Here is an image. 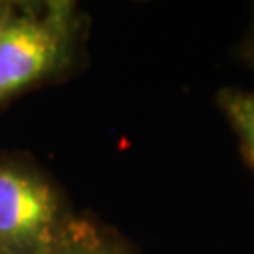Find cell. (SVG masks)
<instances>
[{"mask_svg":"<svg viewBox=\"0 0 254 254\" xmlns=\"http://www.w3.org/2000/svg\"><path fill=\"white\" fill-rule=\"evenodd\" d=\"M83 28L75 2H19L0 36V106L70 70Z\"/></svg>","mask_w":254,"mask_h":254,"instance_id":"6da1fadb","label":"cell"},{"mask_svg":"<svg viewBox=\"0 0 254 254\" xmlns=\"http://www.w3.org/2000/svg\"><path fill=\"white\" fill-rule=\"evenodd\" d=\"M72 218L61 189L38 166L0 154V254H51Z\"/></svg>","mask_w":254,"mask_h":254,"instance_id":"7a4b0ae2","label":"cell"},{"mask_svg":"<svg viewBox=\"0 0 254 254\" xmlns=\"http://www.w3.org/2000/svg\"><path fill=\"white\" fill-rule=\"evenodd\" d=\"M51 254H136L115 230L98 220L73 215Z\"/></svg>","mask_w":254,"mask_h":254,"instance_id":"3957f363","label":"cell"},{"mask_svg":"<svg viewBox=\"0 0 254 254\" xmlns=\"http://www.w3.org/2000/svg\"><path fill=\"white\" fill-rule=\"evenodd\" d=\"M217 106L237 136L241 153L254 172V91L236 87L220 89Z\"/></svg>","mask_w":254,"mask_h":254,"instance_id":"277c9868","label":"cell"},{"mask_svg":"<svg viewBox=\"0 0 254 254\" xmlns=\"http://www.w3.org/2000/svg\"><path fill=\"white\" fill-rule=\"evenodd\" d=\"M237 57L254 73V8H253V17H251L249 25H247V30L243 32L241 40H239Z\"/></svg>","mask_w":254,"mask_h":254,"instance_id":"5b68a950","label":"cell"},{"mask_svg":"<svg viewBox=\"0 0 254 254\" xmlns=\"http://www.w3.org/2000/svg\"><path fill=\"white\" fill-rule=\"evenodd\" d=\"M17 4H19V2H8V0H0V36H2V32L6 30L8 23L11 21V17H13L15 9H17Z\"/></svg>","mask_w":254,"mask_h":254,"instance_id":"8992f818","label":"cell"}]
</instances>
